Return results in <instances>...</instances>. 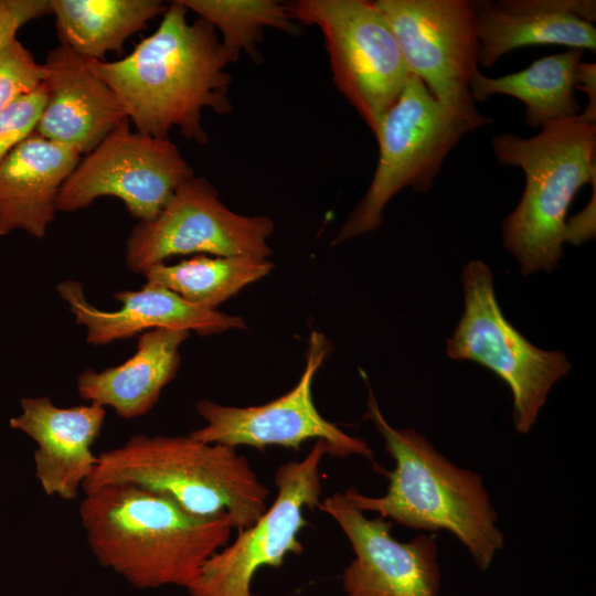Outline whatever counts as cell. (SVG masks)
Segmentation results:
<instances>
[{
    "label": "cell",
    "instance_id": "10",
    "mask_svg": "<svg viewBox=\"0 0 596 596\" xmlns=\"http://www.w3.org/2000/svg\"><path fill=\"white\" fill-rule=\"evenodd\" d=\"M326 454L330 455V447L319 439L302 460L277 468V496L272 507L205 561L185 588L188 596H262L252 589L256 573L266 566L280 567L288 554L304 552L299 540L308 524L304 509L313 510L320 503L319 466Z\"/></svg>",
    "mask_w": 596,
    "mask_h": 596
},
{
    "label": "cell",
    "instance_id": "28",
    "mask_svg": "<svg viewBox=\"0 0 596 596\" xmlns=\"http://www.w3.org/2000/svg\"><path fill=\"white\" fill-rule=\"evenodd\" d=\"M595 195L596 183L593 184V198L587 206L566 222L565 243L581 244L595 235Z\"/></svg>",
    "mask_w": 596,
    "mask_h": 596
},
{
    "label": "cell",
    "instance_id": "19",
    "mask_svg": "<svg viewBox=\"0 0 596 596\" xmlns=\"http://www.w3.org/2000/svg\"><path fill=\"white\" fill-rule=\"evenodd\" d=\"M81 152L32 132L0 163V236L24 231L43 238L60 191Z\"/></svg>",
    "mask_w": 596,
    "mask_h": 596
},
{
    "label": "cell",
    "instance_id": "12",
    "mask_svg": "<svg viewBox=\"0 0 596 596\" xmlns=\"http://www.w3.org/2000/svg\"><path fill=\"white\" fill-rule=\"evenodd\" d=\"M129 124L124 121L81 159L60 191L57 211H78L98 198L114 196L139 222L151 221L194 175L170 138L131 131Z\"/></svg>",
    "mask_w": 596,
    "mask_h": 596
},
{
    "label": "cell",
    "instance_id": "14",
    "mask_svg": "<svg viewBox=\"0 0 596 596\" xmlns=\"http://www.w3.org/2000/svg\"><path fill=\"white\" fill-rule=\"evenodd\" d=\"M318 508L339 524L354 552L342 573L345 596H438L441 573L433 535L400 542L391 520L369 519L341 492Z\"/></svg>",
    "mask_w": 596,
    "mask_h": 596
},
{
    "label": "cell",
    "instance_id": "1",
    "mask_svg": "<svg viewBox=\"0 0 596 596\" xmlns=\"http://www.w3.org/2000/svg\"><path fill=\"white\" fill-rule=\"evenodd\" d=\"M187 13L174 0L158 29L129 55L87 62L117 95L136 131L168 139L178 129L185 139L206 145L203 110H232L230 61L215 28L201 18L189 22Z\"/></svg>",
    "mask_w": 596,
    "mask_h": 596
},
{
    "label": "cell",
    "instance_id": "15",
    "mask_svg": "<svg viewBox=\"0 0 596 596\" xmlns=\"http://www.w3.org/2000/svg\"><path fill=\"white\" fill-rule=\"evenodd\" d=\"M43 66L46 98L38 135L87 155L128 120L113 89L67 45L50 50Z\"/></svg>",
    "mask_w": 596,
    "mask_h": 596
},
{
    "label": "cell",
    "instance_id": "13",
    "mask_svg": "<svg viewBox=\"0 0 596 596\" xmlns=\"http://www.w3.org/2000/svg\"><path fill=\"white\" fill-rule=\"evenodd\" d=\"M329 351L326 337L311 332L306 366L292 390L278 398L256 406L237 407L210 400L196 403L199 415L205 421L189 436L205 443L232 448L251 446L264 450L267 446H283L299 450L310 439L324 440L330 455L344 458L363 456L373 461L374 454L361 438L350 436L318 412L312 400V380Z\"/></svg>",
    "mask_w": 596,
    "mask_h": 596
},
{
    "label": "cell",
    "instance_id": "16",
    "mask_svg": "<svg viewBox=\"0 0 596 596\" xmlns=\"http://www.w3.org/2000/svg\"><path fill=\"white\" fill-rule=\"evenodd\" d=\"M21 413L10 426L36 444L35 477L49 496L74 500L93 471L97 456L92 446L99 436L106 408L96 403L56 406L51 397H23Z\"/></svg>",
    "mask_w": 596,
    "mask_h": 596
},
{
    "label": "cell",
    "instance_id": "29",
    "mask_svg": "<svg viewBox=\"0 0 596 596\" xmlns=\"http://www.w3.org/2000/svg\"><path fill=\"white\" fill-rule=\"evenodd\" d=\"M575 88L587 94L588 103L585 110L577 117L584 123H596V65L581 62L576 70Z\"/></svg>",
    "mask_w": 596,
    "mask_h": 596
},
{
    "label": "cell",
    "instance_id": "2",
    "mask_svg": "<svg viewBox=\"0 0 596 596\" xmlns=\"http://www.w3.org/2000/svg\"><path fill=\"white\" fill-rule=\"evenodd\" d=\"M79 517L98 563L139 589L189 587L233 530L226 518L192 514L164 494L127 483L86 492Z\"/></svg>",
    "mask_w": 596,
    "mask_h": 596
},
{
    "label": "cell",
    "instance_id": "11",
    "mask_svg": "<svg viewBox=\"0 0 596 596\" xmlns=\"http://www.w3.org/2000/svg\"><path fill=\"white\" fill-rule=\"evenodd\" d=\"M274 230L270 217L233 212L209 180L193 175L177 188L153 220L132 228L125 262L131 272L143 274L177 255L267 259Z\"/></svg>",
    "mask_w": 596,
    "mask_h": 596
},
{
    "label": "cell",
    "instance_id": "25",
    "mask_svg": "<svg viewBox=\"0 0 596 596\" xmlns=\"http://www.w3.org/2000/svg\"><path fill=\"white\" fill-rule=\"evenodd\" d=\"M45 70L32 53L13 38L0 47V113L39 89Z\"/></svg>",
    "mask_w": 596,
    "mask_h": 596
},
{
    "label": "cell",
    "instance_id": "6",
    "mask_svg": "<svg viewBox=\"0 0 596 596\" xmlns=\"http://www.w3.org/2000/svg\"><path fill=\"white\" fill-rule=\"evenodd\" d=\"M464 311L446 342L453 360L472 361L494 373L512 394L515 430L528 434L553 386L571 371L566 354L529 341L504 316L490 267L481 259L461 272Z\"/></svg>",
    "mask_w": 596,
    "mask_h": 596
},
{
    "label": "cell",
    "instance_id": "18",
    "mask_svg": "<svg viewBox=\"0 0 596 596\" xmlns=\"http://www.w3.org/2000/svg\"><path fill=\"white\" fill-rule=\"evenodd\" d=\"M479 65L491 67L508 52L558 44L595 52L594 0H499L476 2Z\"/></svg>",
    "mask_w": 596,
    "mask_h": 596
},
{
    "label": "cell",
    "instance_id": "22",
    "mask_svg": "<svg viewBox=\"0 0 596 596\" xmlns=\"http://www.w3.org/2000/svg\"><path fill=\"white\" fill-rule=\"evenodd\" d=\"M62 44L79 56L103 61L108 52H124V44L163 14L160 0H50Z\"/></svg>",
    "mask_w": 596,
    "mask_h": 596
},
{
    "label": "cell",
    "instance_id": "5",
    "mask_svg": "<svg viewBox=\"0 0 596 596\" xmlns=\"http://www.w3.org/2000/svg\"><path fill=\"white\" fill-rule=\"evenodd\" d=\"M530 138L492 137L502 166L525 174L523 194L502 222L503 247L525 276L554 270L563 256L567 211L578 190L596 182V125L577 116L550 123Z\"/></svg>",
    "mask_w": 596,
    "mask_h": 596
},
{
    "label": "cell",
    "instance_id": "21",
    "mask_svg": "<svg viewBox=\"0 0 596 596\" xmlns=\"http://www.w3.org/2000/svg\"><path fill=\"white\" fill-rule=\"evenodd\" d=\"M583 53L568 49L500 77H487L479 72L470 85L471 97L473 102H482L502 94L520 99L526 107L525 121L532 128L575 117L579 110L575 77Z\"/></svg>",
    "mask_w": 596,
    "mask_h": 596
},
{
    "label": "cell",
    "instance_id": "8",
    "mask_svg": "<svg viewBox=\"0 0 596 596\" xmlns=\"http://www.w3.org/2000/svg\"><path fill=\"white\" fill-rule=\"evenodd\" d=\"M465 134V127L409 75L375 137L379 160L371 184L333 244L379 228L386 204L403 189L429 191L444 160Z\"/></svg>",
    "mask_w": 596,
    "mask_h": 596
},
{
    "label": "cell",
    "instance_id": "23",
    "mask_svg": "<svg viewBox=\"0 0 596 596\" xmlns=\"http://www.w3.org/2000/svg\"><path fill=\"white\" fill-rule=\"evenodd\" d=\"M274 265L253 257H209L199 255L178 264L149 267L146 283L164 287L199 307L216 310L247 285L268 275Z\"/></svg>",
    "mask_w": 596,
    "mask_h": 596
},
{
    "label": "cell",
    "instance_id": "3",
    "mask_svg": "<svg viewBox=\"0 0 596 596\" xmlns=\"http://www.w3.org/2000/svg\"><path fill=\"white\" fill-rule=\"evenodd\" d=\"M360 372L369 392L364 418L375 425L395 466L392 470L380 468L389 479L383 496L370 497L348 488L344 497L363 512H376L407 528L451 533L477 568L487 571L503 549L504 535L482 477L451 462L417 430L393 427L383 416L365 373Z\"/></svg>",
    "mask_w": 596,
    "mask_h": 596
},
{
    "label": "cell",
    "instance_id": "7",
    "mask_svg": "<svg viewBox=\"0 0 596 596\" xmlns=\"http://www.w3.org/2000/svg\"><path fill=\"white\" fill-rule=\"evenodd\" d=\"M291 18L323 35L333 82L374 137L411 75L397 41L373 1L295 0Z\"/></svg>",
    "mask_w": 596,
    "mask_h": 596
},
{
    "label": "cell",
    "instance_id": "17",
    "mask_svg": "<svg viewBox=\"0 0 596 596\" xmlns=\"http://www.w3.org/2000/svg\"><path fill=\"white\" fill-rule=\"evenodd\" d=\"M56 289L76 323L86 328V341L93 345L158 328L194 331L201 336L246 328L242 317L199 307L155 284L146 283L138 290L117 291L114 297L121 306L111 311L89 304L79 281L64 280Z\"/></svg>",
    "mask_w": 596,
    "mask_h": 596
},
{
    "label": "cell",
    "instance_id": "24",
    "mask_svg": "<svg viewBox=\"0 0 596 596\" xmlns=\"http://www.w3.org/2000/svg\"><path fill=\"white\" fill-rule=\"evenodd\" d=\"M188 11L210 22L221 33V44L230 63L246 53L253 61L260 58L257 45L263 31L274 28L298 34L299 24L286 4L276 0H179Z\"/></svg>",
    "mask_w": 596,
    "mask_h": 596
},
{
    "label": "cell",
    "instance_id": "26",
    "mask_svg": "<svg viewBox=\"0 0 596 596\" xmlns=\"http://www.w3.org/2000/svg\"><path fill=\"white\" fill-rule=\"evenodd\" d=\"M44 85L0 113V163L38 125L45 104Z\"/></svg>",
    "mask_w": 596,
    "mask_h": 596
},
{
    "label": "cell",
    "instance_id": "20",
    "mask_svg": "<svg viewBox=\"0 0 596 596\" xmlns=\"http://www.w3.org/2000/svg\"><path fill=\"white\" fill-rule=\"evenodd\" d=\"M190 331L158 328L140 334L136 352L124 363L97 372L83 371L76 381L82 400L111 407L123 418L147 414L180 366V345Z\"/></svg>",
    "mask_w": 596,
    "mask_h": 596
},
{
    "label": "cell",
    "instance_id": "9",
    "mask_svg": "<svg viewBox=\"0 0 596 596\" xmlns=\"http://www.w3.org/2000/svg\"><path fill=\"white\" fill-rule=\"evenodd\" d=\"M411 75L467 132L492 121L480 114L470 85L479 71L476 2L469 0H376Z\"/></svg>",
    "mask_w": 596,
    "mask_h": 596
},
{
    "label": "cell",
    "instance_id": "27",
    "mask_svg": "<svg viewBox=\"0 0 596 596\" xmlns=\"http://www.w3.org/2000/svg\"><path fill=\"white\" fill-rule=\"evenodd\" d=\"M52 14L50 0H0V47L24 24Z\"/></svg>",
    "mask_w": 596,
    "mask_h": 596
},
{
    "label": "cell",
    "instance_id": "4",
    "mask_svg": "<svg viewBox=\"0 0 596 596\" xmlns=\"http://www.w3.org/2000/svg\"><path fill=\"white\" fill-rule=\"evenodd\" d=\"M115 483L164 494L195 515L226 518L237 531L265 513L269 494L235 448L189 435L130 437L97 455L82 490L86 493Z\"/></svg>",
    "mask_w": 596,
    "mask_h": 596
}]
</instances>
